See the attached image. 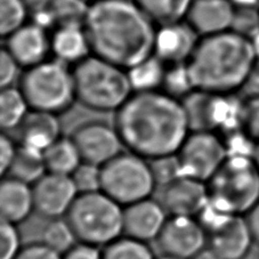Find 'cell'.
Instances as JSON below:
<instances>
[{
	"instance_id": "1",
	"label": "cell",
	"mask_w": 259,
	"mask_h": 259,
	"mask_svg": "<svg viewBox=\"0 0 259 259\" xmlns=\"http://www.w3.org/2000/svg\"><path fill=\"white\" fill-rule=\"evenodd\" d=\"M114 128L124 149L146 160L176 154L191 133L182 101L162 91L133 93L115 111Z\"/></svg>"
},
{
	"instance_id": "2",
	"label": "cell",
	"mask_w": 259,
	"mask_h": 259,
	"mask_svg": "<svg viewBox=\"0 0 259 259\" xmlns=\"http://www.w3.org/2000/svg\"><path fill=\"white\" fill-rule=\"evenodd\" d=\"M83 28L92 54L124 70L153 55L157 25L135 0H101L93 4Z\"/></svg>"
},
{
	"instance_id": "3",
	"label": "cell",
	"mask_w": 259,
	"mask_h": 259,
	"mask_svg": "<svg viewBox=\"0 0 259 259\" xmlns=\"http://www.w3.org/2000/svg\"><path fill=\"white\" fill-rule=\"evenodd\" d=\"M254 63L251 39L234 30L201 37L186 62L195 89L217 95L241 91Z\"/></svg>"
},
{
	"instance_id": "4",
	"label": "cell",
	"mask_w": 259,
	"mask_h": 259,
	"mask_svg": "<svg viewBox=\"0 0 259 259\" xmlns=\"http://www.w3.org/2000/svg\"><path fill=\"white\" fill-rule=\"evenodd\" d=\"M77 102L98 112H115L133 94L127 70L96 55L72 66Z\"/></svg>"
},
{
	"instance_id": "5",
	"label": "cell",
	"mask_w": 259,
	"mask_h": 259,
	"mask_svg": "<svg viewBox=\"0 0 259 259\" xmlns=\"http://www.w3.org/2000/svg\"><path fill=\"white\" fill-rule=\"evenodd\" d=\"M17 87L33 111L60 115L77 102L72 66L54 57L24 69Z\"/></svg>"
},
{
	"instance_id": "6",
	"label": "cell",
	"mask_w": 259,
	"mask_h": 259,
	"mask_svg": "<svg viewBox=\"0 0 259 259\" xmlns=\"http://www.w3.org/2000/svg\"><path fill=\"white\" fill-rule=\"evenodd\" d=\"M123 208L102 191L78 194L65 220L78 242L103 248L122 236Z\"/></svg>"
},
{
	"instance_id": "7",
	"label": "cell",
	"mask_w": 259,
	"mask_h": 259,
	"mask_svg": "<svg viewBox=\"0 0 259 259\" xmlns=\"http://www.w3.org/2000/svg\"><path fill=\"white\" fill-rule=\"evenodd\" d=\"M207 186L209 201L231 215L244 216L259 202V171L249 155H229Z\"/></svg>"
},
{
	"instance_id": "8",
	"label": "cell",
	"mask_w": 259,
	"mask_h": 259,
	"mask_svg": "<svg viewBox=\"0 0 259 259\" xmlns=\"http://www.w3.org/2000/svg\"><path fill=\"white\" fill-rule=\"evenodd\" d=\"M101 191L121 207L151 198L157 189L149 160L126 151L101 167Z\"/></svg>"
},
{
	"instance_id": "9",
	"label": "cell",
	"mask_w": 259,
	"mask_h": 259,
	"mask_svg": "<svg viewBox=\"0 0 259 259\" xmlns=\"http://www.w3.org/2000/svg\"><path fill=\"white\" fill-rule=\"evenodd\" d=\"M176 155L183 175L208 183L226 161L229 150L216 132H191Z\"/></svg>"
},
{
	"instance_id": "10",
	"label": "cell",
	"mask_w": 259,
	"mask_h": 259,
	"mask_svg": "<svg viewBox=\"0 0 259 259\" xmlns=\"http://www.w3.org/2000/svg\"><path fill=\"white\" fill-rule=\"evenodd\" d=\"M162 254L192 259L208 245V235L196 217L168 216L157 240Z\"/></svg>"
},
{
	"instance_id": "11",
	"label": "cell",
	"mask_w": 259,
	"mask_h": 259,
	"mask_svg": "<svg viewBox=\"0 0 259 259\" xmlns=\"http://www.w3.org/2000/svg\"><path fill=\"white\" fill-rule=\"evenodd\" d=\"M83 162L104 166L124 149L114 126L103 121H88L74 129L70 136Z\"/></svg>"
},
{
	"instance_id": "12",
	"label": "cell",
	"mask_w": 259,
	"mask_h": 259,
	"mask_svg": "<svg viewBox=\"0 0 259 259\" xmlns=\"http://www.w3.org/2000/svg\"><path fill=\"white\" fill-rule=\"evenodd\" d=\"M34 211L48 220L63 218L78 196L70 176L46 172L32 185Z\"/></svg>"
},
{
	"instance_id": "13",
	"label": "cell",
	"mask_w": 259,
	"mask_h": 259,
	"mask_svg": "<svg viewBox=\"0 0 259 259\" xmlns=\"http://www.w3.org/2000/svg\"><path fill=\"white\" fill-rule=\"evenodd\" d=\"M208 247L222 259H243L254 242L244 216L227 215L207 232Z\"/></svg>"
},
{
	"instance_id": "14",
	"label": "cell",
	"mask_w": 259,
	"mask_h": 259,
	"mask_svg": "<svg viewBox=\"0 0 259 259\" xmlns=\"http://www.w3.org/2000/svg\"><path fill=\"white\" fill-rule=\"evenodd\" d=\"M159 202L168 216L198 217L209 202L207 183L183 176L162 187Z\"/></svg>"
},
{
	"instance_id": "15",
	"label": "cell",
	"mask_w": 259,
	"mask_h": 259,
	"mask_svg": "<svg viewBox=\"0 0 259 259\" xmlns=\"http://www.w3.org/2000/svg\"><path fill=\"white\" fill-rule=\"evenodd\" d=\"M200 38L185 20L157 26L153 55L167 65L186 63Z\"/></svg>"
},
{
	"instance_id": "16",
	"label": "cell",
	"mask_w": 259,
	"mask_h": 259,
	"mask_svg": "<svg viewBox=\"0 0 259 259\" xmlns=\"http://www.w3.org/2000/svg\"><path fill=\"white\" fill-rule=\"evenodd\" d=\"M6 49L17 65L28 69L52 56L51 31L33 21L26 22L7 39Z\"/></svg>"
},
{
	"instance_id": "17",
	"label": "cell",
	"mask_w": 259,
	"mask_h": 259,
	"mask_svg": "<svg viewBox=\"0 0 259 259\" xmlns=\"http://www.w3.org/2000/svg\"><path fill=\"white\" fill-rule=\"evenodd\" d=\"M168 218L157 200L147 198L123 207L122 230L124 236L149 243L155 241Z\"/></svg>"
},
{
	"instance_id": "18",
	"label": "cell",
	"mask_w": 259,
	"mask_h": 259,
	"mask_svg": "<svg viewBox=\"0 0 259 259\" xmlns=\"http://www.w3.org/2000/svg\"><path fill=\"white\" fill-rule=\"evenodd\" d=\"M236 8L231 0H193L185 21L200 37L233 29Z\"/></svg>"
},
{
	"instance_id": "19",
	"label": "cell",
	"mask_w": 259,
	"mask_h": 259,
	"mask_svg": "<svg viewBox=\"0 0 259 259\" xmlns=\"http://www.w3.org/2000/svg\"><path fill=\"white\" fill-rule=\"evenodd\" d=\"M20 144L44 152L62 136L59 115L29 110L20 126Z\"/></svg>"
},
{
	"instance_id": "20",
	"label": "cell",
	"mask_w": 259,
	"mask_h": 259,
	"mask_svg": "<svg viewBox=\"0 0 259 259\" xmlns=\"http://www.w3.org/2000/svg\"><path fill=\"white\" fill-rule=\"evenodd\" d=\"M34 211L32 185L6 176L0 180V216L15 225Z\"/></svg>"
},
{
	"instance_id": "21",
	"label": "cell",
	"mask_w": 259,
	"mask_h": 259,
	"mask_svg": "<svg viewBox=\"0 0 259 259\" xmlns=\"http://www.w3.org/2000/svg\"><path fill=\"white\" fill-rule=\"evenodd\" d=\"M52 57L69 66L92 55L91 45L83 25H59L51 31Z\"/></svg>"
},
{
	"instance_id": "22",
	"label": "cell",
	"mask_w": 259,
	"mask_h": 259,
	"mask_svg": "<svg viewBox=\"0 0 259 259\" xmlns=\"http://www.w3.org/2000/svg\"><path fill=\"white\" fill-rule=\"evenodd\" d=\"M44 161L47 172L71 176L82 160L72 138L61 136L44 151Z\"/></svg>"
},
{
	"instance_id": "23",
	"label": "cell",
	"mask_w": 259,
	"mask_h": 259,
	"mask_svg": "<svg viewBox=\"0 0 259 259\" xmlns=\"http://www.w3.org/2000/svg\"><path fill=\"white\" fill-rule=\"evenodd\" d=\"M166 70L167 64L155 55H151L132 66L127 70V74L133 93L161 91Z\"/></svg>"
},
{
	"instance_id": "24",
	"label": "cell",
	"mask_w": 259,
	"mask_h": 259,
	"mask_svg": "<svg viewBox=\"0 0 259 259\" xmlns=\"http://www.w3.org/2000/svg\"><path fill=\"white\" fill-rule=\"evenodd\" d=\"M46 172L44 152L22 144L16 146L8 176L17 178L26 184L33 185Z\"/></svg>"
},
{
	"instance_id": "25",
	"label": "cell",
	"mask_w": 259,
	"mask_h": 259,
	"mask_svg": "<svg viewBox=\"0 0 259 259\" xmlns=\"http://www.w3.org/2000/svg\"><path fill=\"white\" fill-rule=\"evenodd\" d=\"M153 23L160 26L185 20L193 0H135Z\"/></svg>"
},
{
	"instance_id": "26",
	"label": "cell",
	"mask_w": 259,
	"mask_h": 259,
	"mask_svg": "<svg viewBox=\"0 0 259 259\" xmlns=\"http://www.w3.org/2000/svg\"><path fill=\"white\" fill-rule=\"evenodd\" d=\"M19 87H8L0 91V131H15L29 112Z\"/></svg>"
},
{
	"instance_id": "27",
	"label": "cell",
	"mask_w": 259,
	"mask_h": 259,
	"mask_svg": "<svg viewBox=\"0 0 259 259\" xmlns=\"http://www.w3.org/2000/svg\"><path fill=\"white\" fill-rule=\"evenodd\" d=\"M102 259H157V257L147 243L122 235L102 248Z\"/></svg>"
},
{
	"instance_id": "28",
	"label": "cell",
	"mask_w": 259,
	"mask_h": 259,
	"mask_svg": "<svg viewBox=\"0 0 259 259\" xmlns=\"http://www.w3.org/2000/svg\"><path fill=\"white\" fill-rule=\"evenodd\" d=\"M40 242L62 256L72 248L78 240L65 217H63L51 220L45 226Z\"/></svg>"
},
{
	"instance_id": "29",
	"label": "cell",
	"mask_w": 259,
	"mask_h": 259,
	"mask_svg": "<svg viewBox=\"0 0 259 259\" xmlns=\"http://www.w3.org/2000/svg\"><path fill=\"white\" fill-rule=\"evenodd\" d=\"M89 6L84 0H52L47 8L56 28L59 25H83Z\"/></svg>"
},
{
	"instance_id": "30",
	"label": "cell",
	"mask_w": 259,
	"mask_h": 259,
	"mask_svg": "<svg viewBox=\"0 0 259 259\" xmlns=\"http://www.w3.org/2000/svg\"><path fill=\"white\" fill-rule=\"evenodd\" d=\"M161 91L176 100L183 101L195 91L189 66L186 63L167 65Z\"/></svg>"
},
{
	"instance_id": "31",
	"label": "cell",
	"mask_w": 259,
	"mask_h": 259,
	"mask_svg": "<svg viewBox=\"0 0 259 259\" xmlns=\"http://www.w3.org/2000/svg\"><path fill=\"white\" fill-rule=\"evenodd\" d=\"M29 14L23 0H0V39H7L25 24Z\"/></svg>"
},
{
	"instance_id": "32",
	"label": "cell",
	"mask_w": 259,
	"mask_h": 259,
	"mask_svg": "<svg viewBox=\"0 0 259 259\" xmlns=\"http://www.w3.org/2000/svg\"><path fill=\"white\" fill-rule=\"evenodd\" d=\"M149 162L157 187L160 186L162 189L184 176L180 160L176 154L164 155V157L149 160Z\"/></svg>"
},
{
	"instance_id": "33",
	"label": "cell",
	"mask_w": 259,
	"mask_h": 259,
	"mask_svg": "<svg viewBox=\"0 0 259 259\" xmlns=\"http://www.w3.org/2000/svg\"><path fill=\"white\" fill-rule=\"evenodd\" d=\"M70 177L78 191V194L101 191L102 171L100 166L82 161Z\"/></svg>"
},
{
	"instance_id": "34",
	"label": "cell",
	"mask_w": 259,
	"mask_h": 259,
	"mask_svg": "<svg viewBox=\"0 0 259 259\" xmlns=\"http://www.w3.org/2000/svg\"><path fill=\"white\" fill-rule=\"evenodd\" d=\"M241 133L253 144L259 142V97H247L243 102Z\"/></svg>"
},
{
	"instance_id": "35",
	"label": "cell",
	"mask_w": 259,
	"mask_h": 259,
	"mask_svg": "<svg viewBox=\"0 0 259 259\" xmlns=\"http://www.w3.org/2000/svg\"><path fill=\"white\" fill-rule=\"evenodd\" d=\"M21 247L17 225L0 216V259H14Z\"/></svg>"
},
{
	"instance_id": "36",
	"label": "cell",
	"mask_w": 259,
	"mask_h": 259,
	"mask_svg": "<svg viewBox=\"0 0 259 259\" xmlns=\"http://www.w3.org/2000/svg\"><path fill=\"white\" fill-rule=\"evenodd\" d=\"M20 66L8 53L6 47H0V91L12 87L19 74Z\"/></svg>"
},
{
	"instance_id": "37",
	"label": "cell",
	"mask_w": 259,
	"mask_h": 259,
	"mask_svg": "<svg viewBox=\"0 0 259 259\" xmlns=\"http://www.w3.org/2000/svg\"><path fill=\"white\" fill-rule=\"evenodd\" d=\"M16 146L6 132L0 131V180L6 177L10 172Z\"/></svg>"
},
{
	"instance_id": "38",
	"label": "cell",
	"mask_w": 259,
	"mask_h": 259,
	"mask_svg": "<svg viewBox=\"0 0 259 259\" xmlns=\"http://www.w3.org/2000/svg\"><path fill=\"white\" fill-rule=\"evenodd\" d=\"M14 259H61V254L42 242H35L21 247Z\"/></svg>"
},
{
	"instance_id": "39",
	"label": "cell",
	"mask_w": 259,
	"mask_h": 259,
	"mask_svg": "<svg viewBox=\"0 0 259 259\" xmlns=\"http://www.w3.org/2000/svg\"><path fill=\"white\" fill-rule=\"evenodd\" d=\"M61 259H102V248L77 242L64 254H62Z\"/></svg>"
},
{
	"instance_id": "40",
	"label": "cell",
	"mask_w": 259,
	"mask_h": 259,
	"mask_svg": "<svg viewBox=\"0 0 259 259\" xmlns=\"http://www.w3.org/2000/svg\"><path fill=\"white\" fill-rule=\"evenodd\" d=\"M241 91L247 97H259V62L256 61Z\"/></svg>"
},
{
	"instance_id": "41",
	"label": "cell",
	"mask_w": 259,
	"mask_h": 259,
	"mask_svg": "<svg viewBox=\"0 0 259 259\" xmlns=\"http://www.w3.org/2000/svg\"><path fill=\"white\" fill-rule=\"evenodd\" d=\"M254 242L259 243V202L244 215Z\"/></svg>"
},
{
	"instance_id": "42",
	"label": "cell",
	"mask_w": 259,
	"mask_h": 259,
	"mask_svg": "<svg viewBox=\"0 0 259 259\" xmlns=\"http://www.w3.org/2000/svg\"><path fill=\"white\" fill-rule=\"evenodd\" d=\"M23 2L28 7L29 12L33 13L47 8L49 4L52 3V0H23Z\"/></svg>"
},
{
	"instance_id": "43",
	"label": "cell",
	"mask_w": 259,
	"mask_h": 259,
	"mask_svg": "<svg viewBox=\"0 0 259 259\" xmlns=\"http://www.w3.org/2000/svg\"><path fill=\"white\" fill-rule=\"evenodd\" d=\"M238 10H257L259 7V0H231Z\"/></svg>"
},
{
	"instance_id": "44",
	"label": "cell",
	"mask_w": 259,
	"mask_h": 259,
	"mask_svg": "<svg viewBox=\"0 0 259 259\" xmlns=\"http://www.w3.org/2000/svg\"><path fill=\"white\" fill-rule=\"evenodd\" d=\"M192 259H222L218 254L213 251L211 248H209L208 245L204 249L201 250L199 253H196Z\"/></svg>"
},
{
	"instance_id": "45",
	"label": "cell",
	"mask_w": 259,
	"mask_h": 259,
	"mask_svg": "<svg viewBox=\"0 0 259 259\" xmlns=\"http://www.w3.org/2000/svg\"><path fill=\"white\" fill-rule=\"evenodd\" d=\"M250 158H251L252 162L254 163V166L258 169L259 171V142L253 144L252 150H251V154H250Z\"/></svg>"
},
{
	"instance_id": "46",
	"label": "cell",
	"mask_w": 259,
	"mask_h": 259,
	"mask_svg": "<svg viewBox=\"0 0 259 259\" xmlns=\"http://www.w3.org/2000/svg\"><path fill=\"white\" fill-rule=\"evenodd\" d=\"M251 39L252 46H253V51H254V55H256V61L259 62V31L253 35Z\"/></svg>"
},
{
	"instance_id": "47",
	"label": "cell",
	"mask_w": 259,
	"mask_h": 259,
	"mask_svg": "<svg viewBox=\"0 0 259 259\" xmlns=\"http://www.w3.org/2000/svg\"><path fill=\"white\" fill-rule=\"evenodd\" d=\"M157 259H181V258H176V257H171V256H166V254H161L160 257H157Z\"/></svg>"
},
{
	"instance_id": "48",
	"label": "cell",
	"mask_w": 259,
	"mask_h": 259,
	"mask_svg": "<svg viewBox=\"0 0 259 259\" xmlns=\"http://www.w3.org/2000/svg\"><path fill=\"white\" fill-rule=\"evenodd\" d=\"M84 2L88 3L89 5H93V4H95V3H97V2H101V0H84Z\"/></svg>"
},
{
	"instance_id": "49",
	"label": "cell",
	"mask_w": 259,
	"mask_h": 259,
	"mask_svg": "<svg viewBox=\"0 0 259 259\" xmlns=\"http://www.w3.org/2000/svg\"><path fill=\"white\" fill-rule=\"evenodd\" d=\"M257 259H259V252H258V256H257Z\"/></svg>"
},
{
	"instance_id": "50",
	"label": "cell",
	"mask_w": 259,
	"mask_h": 259,
	"mask_svg": "<svg viewBox=\"0 0 259 259\" xmlns=\"http://www.w3.org/2000/svg\"><path fill=\"white\" fill-rule=\"evenodd\" d=\"M258 15H259V8H258Z\"/></svg>"
}]
</instances>
